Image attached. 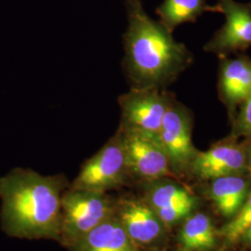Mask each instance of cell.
<instances>
[{
    "instance_id": "16",
    "label": "cell",
    "mask_w": 251,
    "mask_h": 251,
    "mask_svg": "<svg viewBox=\"0 0 251 251\" xmlns=\"http://www.w3.org/2000/svg\"><path fill=\"white\" fill-rule=\"evenodd\" d=\"M179 240L188 251H204L213 248L216 235L211 221L203 213L190 217L182 226Z\"/></svg>"
},
{
    "instance_id": "2",
    "label": "cell",
    "mask_w": 251,
    "mask_h": 251,
    "mask_svg": "<svg viewBox=\"0 0 251 251\" xmlns=\"http://www.w3.org/2000/svg\"><path fill=\"white\" fill-rule=\"evenodd\" d=\"M63 175L44 176L28 169H14L0 178L1 228L10 237L59 240Z\"/></svg>"
},
{
    "instance_id": "7",
    "label": "cell",
    "mask_w": 251,
    "mask_h": 251,
    "mask_svg": "<svg viewBox=\"0 0 251 251\" xmlns=\"http://www.w3.org/2000/svg\"><path fill=\"white\" fill-rule=\"evenodd\" d=\"M125 150L130 178L152 181L175 176L168 154L158 137H152L118 127Z\"/></svg>"
},
{
    "instance_id": "10",
    "label": "cell",
    "mask_w": 251,
    "mask_h": 251,
    "mask_svg": "<svg viewBox=\"0 0 251 251\" xmlns=\"http://www.w3.org/2000/svg\"><path fill=\"white\" fill-rule=\"evenodd\" d=\"M115 214L136 246L156 241L166 227L148 203L133 198H122L116 202Z\"/></svg>"
},
{
    "instance_id": "4",
    "label": "cell",
    "mask_w": 251,
    "mask_h": 251,
    "mask_svg": "<svg viewBox=\"0 0 251 251\" xmlns=\"http://www.w3.org/2000/svg\"><path fill=\"white\" fill-rule=\"evenodd\" d=\"M129 179L123 141L117 129L101 149L84 163L70 188L106 194Z\"/></svg>"
},
{
    "instance_id": "3",
    "label": "cell",
    "mask_w": 251,
    "mask_h": 251,
    "mask_svg": "<svg viewBox=\"0 0 251 251\" xmlns=\"http://www.w3.org/2000/svg\"><path fill=\"white\" fill-rule=\"evenodd\" d=\"M116 202L107 194L70 188L62 198L59 241L68 249L115 215Z\"/></svg>"
},
{
    "instance_id": "9",
    "label": "cell",
    "mask_w": 251,
    "mask_h": 251,
    "mask_svg": "<svg viewBox=\"0 0 251 251\" xmlns=\"http://www.w3.org/2000/svg\"><path fill=\"white\" fill-rule=\"evenodd\" d=\"M218 90L232 121L251 93V59L247 55L220 57Z\"/></svg>"
},
{
    "instance_id": "17",
    "label": "cell",
    "mask_w": 251,
    "mask_h": 251,
    "mask_svg": "<svg viewBox=\"0 0 251 251\" xmlns=\"http://www.w3.org/2000/svg\"><path fill=\"white\" fill-rule=\"evenodd\" d=\"M250 227H251V193L233 221L223 228L222 234L227 241L234 242L242 237Z\"/></svg>"
},
{
    "instance_id": "5",
    "label": "cell",
    "mask_w": 251,
    "mask_h": 251,
    "mask_svg": "<svg viewBox=\"0 0 251 251\" xmlns=\"http://www.w3.org/2000/svg\"><path fill=\"white\" fill-rule=\"evenodd\" d=\"M176 100L174 94L159 89H130L117 100L121 129L158 137L162 122Z\"/></svg>"
},
{
    "instance_id": "13",
    "label": "cell",
    "mask_w": 251,
    "mask_h": 251,
    "mask_svg": "<svg viewBox=\"0 0 251 251\" xmlns=\"http://www.w3.org/2000/svg\"><path fill=\"white\" fill-rule=\"evenodd\" d=\"M71 251H138L116 214L75 243Z\"/></svg>"
},
{
    "instance_id": "18",
    "label": "cell",
    "mask_w": 251,
    "mask_h": 251,
    "mask_svg": "<svg viewBox=\"0 0 251 251\" xmlns=\"http://www.w3.org/2000/svg\"><path fill=\"white\" fill-rule=\"evenodd\" d=\"M231 122L233 137H251V93L241 104Z\"/></svg>"
},
{
    "instance_id": "1",
    "label": "cell",
    "mask_w": 251,
    "mask_h": 251,
    "mask_svg": "<svg viewBox=\"0 0 251 251\" xmlns=\"http://www.w3.org/2000/svg\"><path fill=\"white\" fill-rule=\"evenodd\" d=\"M125 6L123 68L130 89L166 90L193 63L194 56L146 13L142 0H125Z\"/></svg>"
},
{
    "instance_id": "8",
    "label": "cell",
    "mask_w": 251,
    "mask_h": 251,
    "mask_svg": "<svg viewBox=\"0 0 251 251\" xmlns=\"http://www.w3.org/2000/svg\"><path fill=\"white\" fill-rule=\"evenodd\" d=\"M217 10L225 23L204 46V50L220 58L251 47V3L217 0Z\"/></svg>"
},
{
    "instance_id": "12",
    "label": "cell",
    "mask_w": 251,
    "mask_h": 251,
    "mask_svg": "<svg viewBox=\"0 0 251 251\" xmlns=\"http://www.w3.org/2000/svg\"><path fill=\"white\" fill-rule=\"evenodd\" d=\"M148 204L165 226H171L193 210L196 199L181 185L168 178L150 181Z\"/></svg>"
},
{
    "instance_id": "11",
    "label": "cell",
    "mask_w": 251,
    "mask_h": 251,
    "mask_svg": "<svg viewBox=\"0 0 251 251\" xmlns=\"http://www.w3.org/2000/svg\"><path fill=\"white\" fill-rule=\"evenodd\" d=\"M248 169L247 151L233 142L215 144L205 152H198L190 171L198 178L214 179L240 175Z\"/></svg>"
},
{
    "instance_id": "14",
    "label": "cell",
    "mask_w": 251,
    "mask_h": 251,
    "mask_svg": "<svg viewBox=\"0 0 251 251\" xmlns=\"http://www.w3.org/2000/svg\"><path fill=\"white\" fill-rule=\"evenodd\" d=\"M248 190L247 179L240 175H230L212 179L209 193L219 211L225 217H233L241 208Z\"/></svg>"
},
{
    "instance_id": "19",
    "label": "cell",
    "mask_w": 251,
    "mask_h": 251,
    "mask_svg": "<svg viewBox=\"0 0 251 251\" xmlns=\"http://www.w3.org/2000/svg\"><path fill=\"white\" fill-rule=\"evenodd\" d=\"M247 166L251 174V145L249 151H247Z\"/></svg>"
},
{
    "instance_id": "6",
    "label": "cell",
    "mask_w": 251,
    "mask_h": 251,
    "mask_svg": "<svg viewBox=\"0 0 251 251\" xmlns=\"http://www.w3.org/2000/svg\"><path fill=\"white\" fill-rule=\"evenodd\" d=\"M192 112L175 100L165 115L158 134L174 175L190 171L198 154V151L192 142Z\"/></svg>"
},
{
    "instance_id": "15",
    "label": "cell",
    "mask_w": 251,
    "mask_h": 251,
    "mask_svg": "<svg viewBox=\"0 0 251 251\" xmlns=\"http://www.w3.org/2000/svg\"><path fill=\"white\" fill-rule=\"evenodd\" d=\"M218 12L207 0H163L156 9L159 23L171 33L182 24L194 23L205 12Z\"/></svg>"
},
{
    "instance_id": "20",
    "label": "cell",
    "mask_w": 251,
    "mask_h": 251,
    "mask_svg": "<svg viewBox=\"0 0 251 251\" xmlns=\"http://www.w3.org/2000/svg\"><path fill=\"white\" fill-rule=\"evenodd\" d=\"M243 236L245 237V239H246L248 242L251 243V227H250V228L246 231V233L243 234Z\"/></svg>"
}]
</instances>
